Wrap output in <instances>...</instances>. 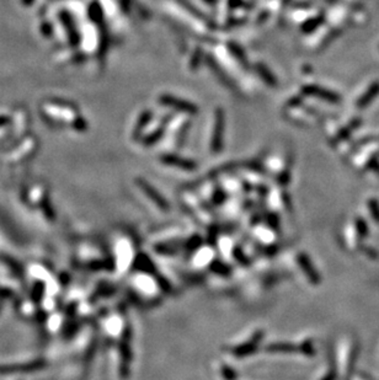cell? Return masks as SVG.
I'll list each match as a JSON object with an SVG mask.
<instances>
[{"label": "cell", "instance_id": "obj_1", "mask_svg": "<svg viewBox=\"0 0 379 380\" xmlns=\"http://www.w3.org/2000/svg\"><path fill=\"white\" fill-rule=\"evenodd\" d=\"M140 186L142 187V190L144 191V192L146 193V196H148V197L150 198V200L153 201V202L155 203V205L158 206L159 208H161V210H168L169 208L168 202H166V201L164 200V198L161 197V196L159 195V193L156 192V191L154 190L151 186H149L148 183H145L144 181H140Z\"/></svg>", "mask_w": 379, "mask_h": 380}, {"label": "cell", "instance_id": "obj_2", "mask_svg": "<svg viewBox=\"0 0 379 380\" xmlns=\"http://www.w3.org/2000/svg\"><path fill=\"white\" fill-rule=\"evenodd\" d=\"M260 338H261V334H256L254 337H252L251 341L242 344V346H237V348L234 349L233 353L236 354L237 357H244V356H247V354L252 353V351L256 348L257 343L260 342Z\"/></svg>", "mask_w": 379, "mask_h": 380}, {"label": "cell", "instance_id": "obj_3", "mask_svg": "<svg viewBox=\"0 0 379 380\" xmlns=\"http://www.w3.org/2000/svg\"><path fill=\"white\" fill-rule=\"evenodd\" d=\"M298 260H299L300 267L305 272V274H307L308 278L310 279V282H313L314 284H319V276H318V273L315 272L314 268H313L309 258L305 257L304 255H299L298 256Z\"/></svg>", "mask_w": 379, "mask_h": 380}, {"label": "cell", "instance_id": "obj_4", "mask_svg": "<svg viewBox=\"0 0 379 380\" xmlns=\"http://www.w3.org/2000/svg\"><path fill=\"white\" fill-rule=\"evenodd\" d=\"M297 349V347L289 343H276L267 347V351L271 353H293Z\"/></svg>", "mask_w": 379, "mask_h": 380}, {"label": "cell", "instance_id": "obj_5", "mask_svg": "<svg viewBox=\"0 0 379 380\" xmlns=\"http://www.w3.org/2000/svg\"><path fill=\"white\" fill-rule=\"evenodd\" d=\"M378 92H379V84L377 83V84L372 85V87L368 90V92H366V94L361 97L360 101L357 102L358 107H365L366 105L370 104V102L373 100V97H375L376 95H378Z\"/></svg>", "mask_w": 379, "mask_h": 380}, {"label": "cell", "instance_id": "obj_6", "mask_svg": "<svg viewBox=\"0 0 379 380\" xmlns=\"http://www.w3.org/2000/svg\"><path fill=\"white\" fill-rule=\"evenodd\" d=\"M164 162L168 163V164H176V166L185 169V170H193V169L196 168V165H194L193 163L189 162V160L179 159V158L166 157V158H164Z\"/></svg>", "mask_w": 379, "mask_h": 380}, {"label": "cell", "instance_id": "obj_7", "mask_svg": "<svg viewBox=\"0 0 379 380\" xmlns=\"http://www.w3.org/2000/svg\"><path fill=\"white\" fill-rule=\"evenodd\" d=\"M307 92H310V94H315V95H320V97H324V99L330 100V101H337L338 100V97L336 96L335 94H332V92L317 89V87H308Z\"/></svg>", "mask_w": 379, "mask_h": 380}, {"label": "cell", "instance_id": "obj_8", "mask_svg": "<svg viewBox=\"0 0 379 380\" xmlns=\"http://www.w3.org/2000/svg\"><path fill=\"white\" fill-rule=\"evenodd\" d=\"M371 210H372V215L376 220L379 221V206L378 202H371Z\"/></svg>", "mask_w": 379, "mask_h": 380}]
</instances>
